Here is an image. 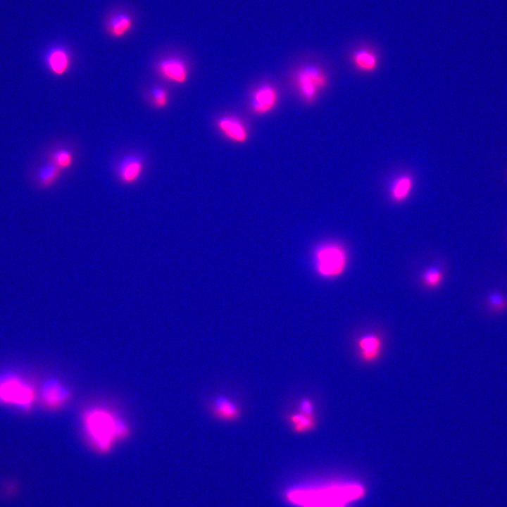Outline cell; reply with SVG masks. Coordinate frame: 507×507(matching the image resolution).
<instances>
[{"label":"cell","mask_w":507,"mask_h":507,"mask_svg":"<svg viewBox=\"0 0 507 507\" xmlns=\"http://www.w3.org/2000/svg\"><path fill=\"white\" fill-rule=\"evenodd\" d=\"M70 389L56 378L46 380L40 390L42 405L51 411H56L65 406L71 399Z\"/></svg>","instance_id":"cell-6"},{"label":"cell","mask_w":507,"mask_h":507,"mask_svg":"<svg viewBox=\"0 0 507 507\" xmlns=\"http://www.w3.org/2000/svg\"><path fill=\"white\" fill-rule=\"evenodd\" d=\"M443 280V273L437 267H431L425 270L422 275V282L428 289L438 287Z\"/></svg>","instance_id":"cell-21"},{"label":"cell","mask_w":507,"mask_h":507,"mask_svg":"<svg viewBox=\"0 0 507 507\" xmlns=\"http://www.w3.org/2000/svg\"><path fill=\"white\" fill-rule=\"evenodd\" d=\"M154 69L160 77L171 83L182 84L188 78L187 64L177 56L168 55L158 58L154 63Z\"/></svg>","instance_id":"cell-5"},{"label":"cell","mask_w":507,"mask_h":507,"mask_svg":"<svg viewBox=\"0 0 507 507\" xmlns=\"http://www.w3.org/2000/svg\"><path fill=\"white\" fill-rule=\"evenodd\" d=\"M35 399L33 387L15 373L0 375V403L29 410Z\"/></svg>","instance_id":"cell-4"},{"label":"cell","mask_w":507,"mask_h":507,"mask_svg":"<svg viewBox=\"0 0 507 507\" xmlns=\"http://www.w3.org/2000/svg\"><path fill=\"white\" fill-rule=\"evenodd\" d=\"M414 180L411 175L404 173L394 179L389 187V196L392 201L401 204L405 201L413 188Z\"/></svg>","instance_id":"cell-16"},{"label":"cell","mask_w":507,"mask_h":507,"mask_svg":"<svg viewBox=\"0 0 507 507\" xmlns=\"http://www.w3.org/2000/svg\"><path fill=\"white\" fill-rule=\"evenodd\" d=\"M144 170V161L137 154H130L123 156L115 167V174L123 184L130 186L135 184Z\"/></svg>","instance_id":"cell-7"},{"label":"cell","mask_w":507,"mask_h":507,"mask_svg":"<svg viewBox=\"0 0 507 507\" xmlns=\"http://www.w3.org/2000/svg\"><path fill=\"white\" fill-rule=\"evenodd\" d=\"M313 262L316 273L325 279L342 275L348 263V254L344 246L336 242H327L314 249Z\"/></svg>","instance_id":"cell-2"},{"label":"cell","mask_w":507,"mask_h":507,"mask_svg":"<svg viewBox=\"0 0 507 507\" xmlns=\"http://www.w3.org/2000/svg\"><path fill=\"white\" fill-rule=\"evenodd\" d=\"M277 99V92L273 86L262 84L253 92L250 101L251 109L257 115L268 113L275 107Z\"/></svg>","instance_id":"cell-11"},{"label":"cell","mask_w":507,"mask_h":507,"mask_svg":"<svg viewBox=\"0 0 507 507\" xmlns=\"http://www.w3.org/2000/svg\"><path fill=\"white\" fill-rule=\"evenodd\" d=\"M207 407L210 415L219 421L233 423L242 417V410L239 404L224 394H219L210 400Z\"/></svg>","instance_id":"cell-8"},{"label":"cell","mask_w":507,"mask_h":507,"mask_svg":"<svg viewBox=\"0 0 507 507\" xmlns=\"http://www.w3.org/2000/svg\"><path fill=\"white\" fill-rule=\"evenodd\" d=\"M81 423L88 444L101 453H108L130 434L128 424L105 407L94 406L84 410Z\"/></svg>","instance_id":"cell-1"},{"label":"cell","mask_w":507,"mask_h":507,"mask_svg":"<svg viewBox=\"0 0 507 507\" xmlns=\"http://www.w3.org/2000/svg\"><path fill=\"white\" fill-rule=\"evenodd\" d=\"M134 25L133 15L126 10L118 8L107 15L104 20V27L108 37L119 39L129 34Z\"/></svg>","instance_id":"cell-9"},{"label":"cell","mask_w":507,"mask_h":507,"mask_svg":"<svg viewBox=\"0 0 507 507\" xmlns=\"http://www.w3.org/2000/svg\"><path fill=\"white\" fill-rule=\"evenodd\" d=\"M356 345L358 359L365 364L373 363L382 353L383 341L376 333H367L360 336Z\"/></svg>","instance_id":"cell-10"},{"label":"cell","mask_w":507,"mask_h":507,"mask_svg":"<svg viewBox=\"0 0 507 507\" xmlns=\"http://www.w3.org/2000/svg\"><path fill=\"white\" fill-rule=\"evenodd\" d=\"M47 162L51 163L62 170L72 167L74 163V156L71 151L66 149H57L47 155Z\"/></svg>","instance_id":"cell-18"},{"label":"cell","mask_w":507,"mask_h":507,"mask_svg":"<svg viewBox=\"0 0 507 507\" xmlns=\"http://www.w3.org/2000/svg\"><path fill=\"white\" fill-rule=\"evenodd\" d=\"M350 62L357 71L362 73H372L378 68L379 57L371 48L361 46L351 52Z\"/></svg>","instance_id":"cell-13"},{"label":"cell","mask_w":507,"mask_h":507,"mask_svg":"<svg viewBox=\"0 0 507 507\" xmlns=\"http://www.w3.org/2000/svg\"><path fill=\"white\" fill-rule=\"evenodd\" d=\"M149 101L154 108L161 110L168 105L170 94L165 87L155 85L149 90Z\"/></svg>","instance_id":"cell-19"},{"label":"cell","mask_w":507,"mask_h":507,"mask_svg":"<svg viewBox=\"0 0 507 507\" xmlns=\"http://www.w3.org/2000/svg\"><path fill=\"white\" fill-rule=\"evenodd\" d=\"M296 411L306 415L315 414L314 403L313 401L308 397H303L299 400Z\"/></svg>","instance_id":"cell-22"},{"label":"cell","mask_w":507,"mask_h":507,"mask_svg":"<svg viewBox=\"0 0 507 507\" xmlns=\"http://www.w3.org/2000/svg\"><path fill=\"white\" fill-rule=\"evenodd\" d=\"M46 65L56 76L64 75L70 69L71 58L69 52L61 46L51 48L46 54Z\"/></svg>","instance_id":"cell-14"},{"label":"cell","mask_w":507,"mask_h":507,"mask_svg":"<svg viewBox=\"0 0 507 507\" xmlns=\"http://www.w3.org/2000/svg\"><path fill=\"white\" fill-rule=\"evenodd\" d=\"M218 130L230 140L244 143L247 140L248 132L241 120L232 115H224L216 121Z\"/></svg>","instance_id":"cell-12"},{"label":"cell","mask_w":507,"mask_h":507,"mask_svg":"<svg viewBox=\"0 0 507 507\" xmlns=\"http://www.w3.org/2000/svg\"><path fill=\"white\" fill-rule=\"evenodd\" d=\"M286 421L295 434H306L315 430L318 425L316 414L306 415L299 411L288 413Z\"/></svg>","instance_id":"cell-15"},{"label":"cell","mask_w":507,"mask_h":507,"mask_svg":"<svg viewBox=\"0 0 507 507\" xmlns=\"http://www.w3.org/2000/svg\"><path fill=\"white\" fill-rule=\"evenodd\" d=\"M63 171L56 165L47 162L37 170L36 177L38 184L44 189L51 187L60 178Z\"/></svg>","instance_id":"cell-17"},{"label":"cell","mask_w":507,"mask_h":507,"mask_svg":"<svg viewBox=\"0 0 507 507\" xmlns=\"http://www.w3.org/2000/svg\"><path fill=\"white\" fill-rule=\"evenodd\" d=\"M486 304L490 312L501 313L507 310V299L501 292H490L486 298Z\"/></svg>","instance_id":"cell-20"},{"label":"cell","mask_w":507,"mask_h":507,"mask_svg":"<svg viewBox=\"0 0 507 507\" xmlns=\"http://www.w3.org/2000/svg\"><path fill=\"white\" fill-rule=\"evenodd\" d=\"M293 78L300 97L308 104L314 103L321 91L329 84V77L325 70L313 64L299 67Z\"/></svg>","instance_id":"cell-3"}]
</instances>
